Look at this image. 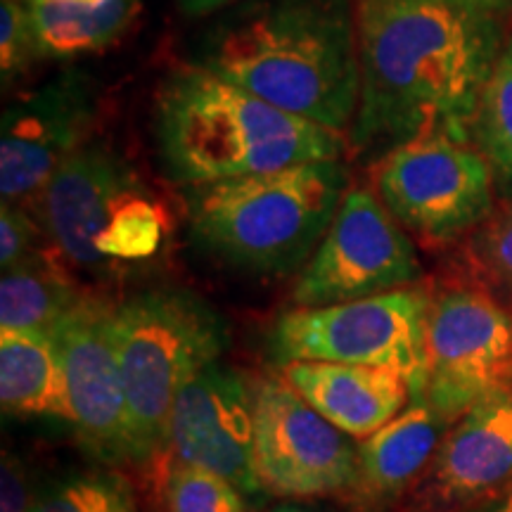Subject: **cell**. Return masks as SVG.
I'll return each mask as SVG.
<instances>
[{
    "instance_id": "5",
    "label": "cell",
    "mask_w": 512,
    "mask_h": 512,
    "mask_svg": "<svg viewBox=\"0 0 512 512\" xmlns=\"http://www.w3.org/2000/svg\"><path fill=\"white\" fill-rule=\"evenodd\" d=\"M48 242L83 271L145 264L171 233L164 202L105 140H88L55 171L34 207Z\"/></svg>"
},
{
    "instance_id": "9",
    "label": "cell",
    "mask_w": 512,
    "mask_h": 512,
    "mask_svg": "<svg viewBox=\"0 0 512 512\" xmlns=\"http://www.w3.org/2000/svg\"><path fill=\"white\" fill-rule=\"evenodd\" d=\"M422 275L413 240L377 192L356 185L339 204L328 233L299 271L297 309L358 302L403 290Z\"/></svg>"
},
{
    "instance_id": "21",
    "label": "cell",
    "mask_w": 512,
    "mask_h": 512,
    "mask_svg": "<svg viewBox=\"0 0 512 512\" xmlns=\"http://www.w3.org/2000/svg\"><path fill=\"white\" fill-rule=\"evenodd\" d=\"M472 143L486 157L498 181L512 185V38L503 43L479 98L472 119Z\"/></svg>"
},
{
    "instance_id": "1",
    "label": "cell",
    "mask_w": 512,
    "mask_h": 512,
    "mask_svg": "<svg viewBox=\"0 0 512 512\" xmlns=\"http://www.w3.org/2000/svg\"><path fill=\"white\" fill-rule=\"evenodd\" d=\"M361 95L349 145L389 152L422 133L472 140L503 50L501 19L458 0H354Z\"/></svg>"
},
{
    "instance_id": "16",
    "label": "cell",
    "mask_w": 512,
    "mask_h": 512,
    "mask_svg": "<svg viewBox=\"0 0 512 512\" xmlns=\"http://www.w3.org/2000/svg\"><path fill=\"white\" fill-rule=\"evenodd\" d=\"M283 377L306 403L349 437H370L392 422L413 396L396 370L330 361H292Z\"/></svg>"
},
{
    "instance_id": "22",
    "label": "cell",
    "mask_w": 512,
    "mask_h": 512,
    "mask_svg": "<svg viewBox=\"0 0 512 512\" xmlns=\"http://www.w3.org/2000/svg\"><path fill=\"white\" fill-rule=\"evenodd\" d=\"M34 512H136V503L126 479L88 472L64 479L36 498Z\"/></svg>"
},
{
    "instance_id": "14",
    "label": "cell",
    "mask_w": 512,
    "mask_h": 512,
    "mask_svg": "<svg viewBox=\"0 0 512 512\" xmlns=\"http://www.w3.org/2000/svg\"><path fill=\"white\" fill-rule=\"evenodd\" d=\"M169 446L181 463L202 467L245 496L264 491L254 460V387L240 370L211 363L176 396Z\"/></svg>"
},
{
    "instance_id": "4",
    "label": "cell",
    "mask_w": 512,
    "mask_h": 512,
    "mask_svg": "<svg viewBox=\"0 0 512 512\" xmlns=\"http://www.w3.org/2000/svg\"><path fill=\"white\" fill-rule=\"evenodd\" d=\"M351 188L344 159L183 188L195 245L254 275L304 268Z\"/></svg>"
},
{
    "instance_id": "6",
    "label": "cell",
    "mask_w": 512,
    "mask_h": 512,
    "mask_svg": "<svg viewBox=\"0 0 512 512\" xmlns=\"http://www.w3.org/2000/svg\"><path fill=\"white\" fill-rule=\"evenodd\" d=\"M112 332L131 420L133 465H145L169 446L176 396L226 351V325L195 292L157 287L114 304Z\"/></svg>"
},
{
    "instance_id": "15",
    "label": "cell",
    "mask_w": 512,
    "mask_h": 512,
    "mask_svg": "<svg viewBox=\"0 0 512 512\" xmlns=\"http://www.w3.org/2000/svg\"><path fill=\"white\" fill-rule=\"evenodd\" d=\"M512 482V389L484 396L467 411L396 512H463Z\"/></svg>"
},
{
    "instance_id": "24",
    "label": "cell",
    "mask_w": 512,
    "mask_h": 512,
    "mask_svg": "<svg viewBox=\"0 0 512 512\" xmlns=\"http://www.w3.org/2000/svg\"><path fill=\"white\" fill-rule=\"evenodd\" d=\"M467 256L479 280L512 302V204L491 211L489 219L470 235Z\"/></svg>"
},
{
    "instance_id": "27",
    "label": "cell",
    "mask_w": 512,
    "mask_h": 512,
    "mask_svg": "<svg viewBox=\"0 0 512 512\" xmlns=\"http://www.w3.org/2000/svg\"><path fill=\"white\" fill-rule=\"evenodd\" d=\"M34 503L22 463L5 453L0 470V512H34Z\"/></svg>"
},
{
    "instance_id": "28",
    "label": "cell",
    "mask_w": 512,
    "mask_h": 512,
    "mask_svg": "<svg viewBox=\"0 0 512 512\" xmlns=\"http://www.w3.org/2000/svg\"><path fill=\"white\" fill-rule=\"evenodd\" d=\"M235 3H240V0H178L181 10L195 17H204L211 15V12L233 8Z\"/></svg>"
},
{
    "instance_id": "11",
    "label": "cell",
    "mask_w": 512,
    "mask_h": 512,
    "mask_svg": "<svg viewBox=\"0 0 512 512\" xmlns=\"http://www.w3.org/2000/svg\"><path fill=\"white\" fill-rule=\"evenodd\" d=\"M254 460L264 491L323 496L351 489L358 448L285 377L254 384Z\"/></svg>"
},
{
    "instance_id": "3",
    "label": "cell",
    "mask_w": 512,
    "mask_h": 512,
    "mask_svg": "<svg viewBox=\"0 0 512 512\" xmlns=\"http://www.w3.org/2000/svg\"><path fill=\"white\" fill-rule=\"evenodd\" d=\"M155 147L181 188L342 159L349 140L242 91L200 64L166 76L155 98Z\"/></svg>"
},
{
    "instance_id": "25",
    "label": "cell",
    "mask_w": 512,
    "mask_h": 512,
    "mask_svg": "<svg viewBox=\"0 0 512 512\" xmlns=\"http://www.w3.org/2000/svg\"><path fill=\"white\" fill-rule=\"evenodd\" d=\"M41 60L36 43L34 15L29 0H3L0 3V74L3 88L15 83Z\"/></svg>"
},
{
    "instance_id": "17",
    "label": "cell",
    "mask_w": 512,
    "mask_h": 512,
    "mask_svg": "<svg viewBox=\"0 0 512 512\" xmlns=\"http://www.w3.org/2000/svg\"><path fill=\"white\" fill-rule=\"evenodd\" d=\"M444 425L430 403L415 399L382 430L363 439L351 484L356 501L373 510L406 494L437 453Z\"/></svg>"
},
{
    "instance_id": "20",
    "label": "cell",
    "mask_w": 512,
    "mask_h": 512,
    "mask_svg": "<svg viewBox=\"0 0 512 512\" xmlns=\"http://www.w3.org/2000/svg\"><path fill=\"white\" fill-rule=\"evenodd\" d=\"M64 256L50 245L0 280V332H50L86 292L74 285Z\"/></svg>"
},
{
    "instance_id": "2",
    "label": "cell",
    "mask_w": 512,
    "mask_h": 512,
    "mask_svg": "<svg viewBox=\"0 0 512 512\" xmlns=\"http://www.w3.org/2000/svg\"><path fill=\"white\" fill-rule=\"evenodd\" d=\"M195 64L330 131L361 95L354 0H247L211 24Z\"/></svg>"
},
{
    "instance_id": "31",
    "label": "cell",
    "mask_w": 512,
    "mask_h": 512,
    "mask_svg": "<svg viewBox=\"0 0 512 512\" xmlns=\"http://www.w3.org/2000/svg\"><path fill=\"white\" fill-rule=\"evenodd\" d=\"M271 512H306L302 508H294V505H283V508H275Z\"/></svg>"
},
{
    "instance_id": "32",
    "label": "cell",
    "mask_w": 512,
    "mask_h": 512,
    "mask_svg": "<svg viewBox=\"0 0 512 512\" xmlns=\"http://www.w3.org/2000/svg\"><path fill=\"white\" fill-rule=\"evenodd\" d=\"M76 3H102V0H76Z\"/></svg>"
},
{
    "instance_id": "12",
    "label": "cell",
    "mask_w": 512,
    "mask_h": 512,
    "mask_svg": "<svg viewBox=\"0 0 512 512\" xmlns=\"http://www.w3.org/2000/svg\"><path fill=\"white\" fill-rule=\"evenodd\" d=\"M98 114L91 76L69 67L17 95L0 126V195L12 207H36L60 166L83 143Z\"/></svg>"
},
{
    "instance_id": "8",
    "label": "cell",
    "mask_w": 512,
    "mask_h": 512,
    "mask_svg": "<svg viewBox=\"0 0 512 512\" xmlns=\"http://www.w3.org/2000/svg\"><path fill=\"white\" fill-rule=\"evenodd\" d=\"M494 178L475 143L432 131L384 152L375 192L408 233L427 245H448L489 219Z\"/></svg>"
},
{
    "instance_id": "30",
    "label": "cell",
    "mask_w": 512,
    "mask_h": 512,
    "mask_svg": "<svg viewBox=\"0 0 512 512\" xmlns=\"http://www.w3.org/2000/svg\"><path fill=\"white\" fill-rule=\"evenodd\" d=\"M477 512H512V482L494 494L489 503L479 505Z\"/></svg>"
},
{
    "instance_id": "10",
    "label": "cell",
    "mask_w": 512,
    "mask_h": 512,
    "mask_svg": "<svg viewBox=\"0 0 512 512\" xmlns=\"http://www.w3.org/2000/svg\"><path fill=\"white\" fill-rule=\"evenodd\" d=\"M425 399L446 422L484 396L508 389L512 313L489 292L451 287L427 306Z\"/></svg>"
},
{
    "instance_id": "23",
    "label": "cell",
    "mask_w": 512,
    "mask_h": 512,
    "mask_svg": "<svg viewBox=\"0 0 512 512\" xmlns=\"http://www.w3.org/2000/svg\"><path fill=\"white\" fill-rule=\"evenodd\" d=\"M164 498L169 512H247L245 494L233 482L181 460L166 475Z\"/></svg>"
},
{
    "instance_id": "29",
    "label": "cell",
    "mask_w": 512,
    "mask_h": 512,
    "mask_svg": "<svg viewBox=\"0 0 512 512\" xmlns=\"http://www.w3.org/2000/svg\"><path fill=\"white\" fill-rule=\"evenodd\" d=\"M458 3L467 5V8H475L479 12H486L491 17H505L512 10V0H458Z\"/></svg>"
},
{
    "instance_id": "26",
    "label": "cell",
    "mask_w": 512,
    "mask_h": 512,
    "mask_svg": "<svg viewBox=\"0 0 512 512\" xmlns=\"http://www.w3.org/2000/svg\"><path fill=\"white\" fill-rule=\"evenodd\" d=\"M43 240H48L46 230L41 221L29 214V209L3 204L0 209V266L3 271H10L46 252L48 242Z\"/></svg>"
},
{
    "instance_id": "18",
    "label": "cell",
    "mask_w": 512,
    "mask_h": 512,
    "mask_svg": "<svg viewBox=\"0 0 512 512\" xmlns=\"http://www.w3.org/2000/svg\"><path fill=\"white\" fill-rule=\"evenodd\" d=\"M0 403L5 413L72 425L67 380L50 332H0Z\"/></svg>"
},
{
    "instance_id": "13",
    "label": "cell",
    "mask_w": 512,
    "mask_h": 512,
    "mask_svg": "<svg viewBox=\"0 0 512 512\" xmlns=\"http://www.w3.org/2000/svg\"><path fill=\"white\" fill-rule=\"evenodd\" d=\"M114 304L83 294L50 330L67 380L72 425L107 463H133L126 389L114 347Z\"/></svg>"
},
{
    "instance_id": "7",
    "label": "cell",
    "mask_w": 512,
    "mask_h": 512,
    "mask_svg": "<svg viewBox=\"0 0 512 512\" xmlns=\"http://www.w3.org/2000/svg\"><path fill=\"white\" fill-rule=\"evenodd\" d=\"M427 306L418 287L384 292L358 302L287 311L275 320L271 349L280 366L330 361L396 370L422 399L427 377Z\"/></svg>"
},
{
    "instance_id": "19",
    "label": "cell",
    "mask_w": 512,
    "mask_h": 512,
    "mask_svg": "<svg viewBox=\"0 0 512 512\" xmlns=\"http://www.w3.org/2000/svg\"><path fill=\"white\" fill-rule=\"evenodd\" d=\"M143 0H29L41 60L69 62L110 48L128 29Z\"/></svg>"
}]
</instances>
